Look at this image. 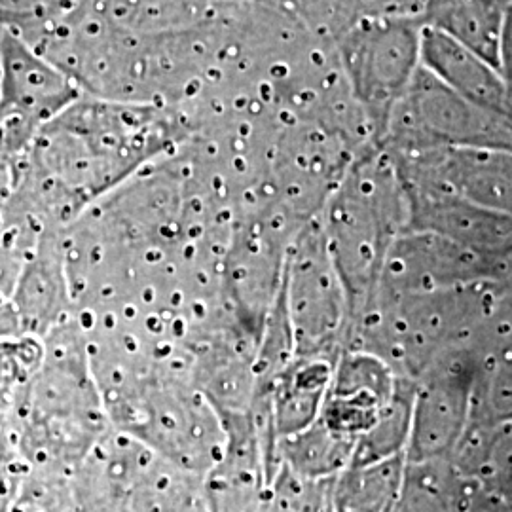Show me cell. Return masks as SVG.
I'll return each mask as SVG.
<instances>
[{
    "label": "cell",
    "mask_w": 512,
    "mask_h": 512,
    "mask_svg": "<svg viewBox=\"0 0 512 512\" xmlns=\"http://www.w3.org/2000/svg\"><path fill=\"white\" fill-rule=\"evenodd\" d=\"M484 279H507V270L437 232L406 228L389 249L376 300L431 293Z\"/></svg>",
    "instance_id": "obj_10"
},
{
    "label": "cell",
    "mask_w": 512,
    "mask_h": 512,
    "mask_svg": "<svg viewBox=\"0 0 512 512\" xmlns=\"http://www.w3.org/2000/svg\"><path fill=\"white\" fill-rule=\"evenodd\" d=\"M423 23L418 16L368 18L334 44L353 99L365 110L376 143L387 118L421 67Z\"/></svg>",
    "instance_id": "obj_6"
},
{
    "label": "cell",
    "mask_w": 512,
    "mask_h": 512,
    "mask_svg": "<svg viewBox=\"0 0 512 512\" xmlns=\"http://www.w3.org/2000/svg\"><path fill=\"white\" fill-rule=\"evenodd\" d=\"M76 511L209 509L205 476L112 429L73 471Z\"/></svg>",
    "instance_id": "obj_3"
},
{
    "label": "cell",
    "mask_w": 512,
    "mask_h": 512,
    "mask_svg": "<svg viewBox=\"0 0 512 512\" xmlns=\"http://www.w3.org/2000/svg\"><path fill=\"white\" fill-rule=\"evenodd\" d=\"M509 0H425L423 27L471 48L492 61L499 57V40Z\"/></svg>",
    "instance_id": "obj_15"
},
{
    "label": "cell",
    "mask_w": 512,
    "mask_h": 512,
    "mask_svg": "<svg viewBox=\"0 0 512 512\" xmlns=\"http://www.w3.org/2000/svg\"><path fill=\"white\" fill-rule=\"evenodd\" d=\"M399 511H471L492 509L482 486L473 476L459 471L452 458L408 461Z\"/></svg>",
    "instance_id": "obj_14"
},
{
    "label": "cell",
    "mask_w": 512,
    "mask_h": 512,
    "mask_svg": "<svg viewBox=\"0 0 512 512\" xmlns=\"http://www.w3.org/2000/svg\"><path fill=\"white\" fill-rule=\"evenodd\" d=\"M281 300L293 336L294 357H325L348 344V294L327 247L321 219L313 217L289 247Z\"/></svg>",
    "instance_id": "obj_5"
},
{
    "label": "cell",
    "mask_w": 512,
    "mask_h": 512,
    "mask_svg": "<svg viewBox=\"0 0 512 512\" xmlns=\"http://www.w3.org/2000/svg\"><path fill=\"white\" fill-rule=\"evenodd\" d=\"M31 465L12 435L0 427V511H14L23 480Z\"/></svg>",
    "instance_id": "obj_18"
},
{
    "label": "cell",
    "mask_w": 512,
    "mask_h": 512,
    "mask_svg": "<svg viewBox=\"0 0 512 512\" xmlns=\"http://www.w3.org/2000/svg\"><path fill=\"white\" fill-rule=\"evenodd\" d=\"M321 213L355 325L374 308L389 249L410 222L408 188L393 156L376 143L363 148Z\"/></svg>",
    "instance_id": "obj_2"
},
{
    "label": "cell",
    "mask_w": 512,
    "mask_h": 512,
    "mask_svg": "<svg viewBox=\"0 0 512 512\" xmlns=\"http://www.w3.org/2000/svg\"><path fill=\"white\" fill-rule=\"evenodd\" d=\"M82 95L65 71L10 29L0 40V150L12 160L38 129Z\"/></svg>",
    "instance_id": "obj_8"
},
{
    "label": "cell",
    "mask_w": 512,
    "mask_h": 512,
    "mask_svg": "<svg viewBox=\"0 0 512 512\" xmlns=\"http://www.w3.org/2000/svg\"><path fill=\"white\" fill-rule=\"evenodd\" d=\"M421 65L469 101L512 118V92L507 80L492 61L471 48L423 27Z\"/></svg>",
    "instance_id": "obj_13"
},
{
    "label": "cell",
    "mask_w": 512,
    "mask_h": 512,
    "mask_svg": "<svg viewBox=\"0 0 512 512\" xmlns=\"http://www.w3.org/2000/svg\"><path fill=\"white\" fill-rule=\"evenodd\" d=\"M376 145L391 154L437 147L512 150V118L469 101L421 65Z\"/></svg>",
    "instance_id": "obj_4"
},
{
    "label": "cell",
    "mask_w": 512,
    "mask_h": 512,
    "mask_svg": "<svg viewBox=\"0 0 512 512\" xmlns=\"http://www.w3.org/2000/svg\"><path fill=\"white\" fill-rule=\"evenodd\" d=\"M408 228L437 232L459 245L499 262L507 270L512 260V215L478 205L446 192L408 186Z\"/></svg>",
    "instance_id": "obj_11"
},
{
    "label": "cell",
    "mask_w": 512,
    "mask_h": 512,
    "mask_svg": "<svg viewBox=\"0 0 512 512\" xmlns=\"http://www.w3.org/2000/svg\"><path fill=\"white\" fill-rule=\"evenodd\" d=\"M44 340L33 334L0 338V385L19 395L44 363Z\"/></svg>",
    "instance_id": "obj_17"
},
{
    "label": "cell",
    "mask_w": 512,
    "mask_h": 512,
    "mask_svg": "<svg viewBox=\"0 0 512 512\" xmlns=\"http://www.w3.org/2000/svg\"><path fill=\"white\" fill-rule=\"evenodd\" d=\"M10 302L25 334L44 338L76 315L61 230H42L25 258Z\"/></svg>",
    "instance_id": "obj_12"
},
{
    "label": "cell",
    "mask_w": 512,
    "mask_h": 512,
    "mask_svg": "<svg viewBox=\"0 0 512 512\" xmlns=\"http://www.w3.org/2000/svg\"><path fill=\"white\" fill-rule=\"evenodd\" d=\"M188 137L177 109L82 93L38 129L14 162L6 217L37 232L63 230Z\"/></svg>",
    "instance_id": "obj_1"
},
{
    "label": "cell",
    "mask_w": 512,
    "mask_h": 512,
    "mask_svg": "<svg viewBox=\"0 0 512 512\" xmlns=\"http://www.w3.org/2000/svg\"><path fill=\"white\" fill-rule=\"evenodd\" d=\"M406 454L351 465L334 478L332 509L391 511L397 509L403 488Z\"/></svg>",
    "instance_id": "obj_16"
},
{
    "label": "cell",
    "mask_w": 512,
    "mask_h": 512,
    "mask_svg": "<svg viewBox=\"0 0 512 512\" xmlns=\"http://www.w3.org/2000/svg\"><path fill=\"white\" fill-rule=\"evenodd\" d=\"M497 65H499V71L503 74V78L507 80L512 92V0H509V4H507V12H505V19H503Z\"/></svg>",
    "instance_id": "obj_20"
},
{
    "label": "cell",
    "mask_w": 512,
    "mask_h": 512,
    "mask_svg": "<svg viewBox=\"0 0 512 512\" xmlns=\"http://www.w3.org/2000/svg\"><path fill=\"white\" fill-rule=\"evenodd\" d=\"M486 353L482 342L446 349L414 378L408 461L454 454L469 425L476 374Z\"/></svg>",
    "instance_id": "obj_7"
},
{
    "label": "cell",
    "mask_w": 512,
    "mask_h": 512,
    "mask_svg": "<svg viewBox=\"0 0 512 512\" xmlns=\"http://www.w3.org/2000/svg\"><path fill=\"white\" fill-rule=\"evenodd\" d=\"M16 399H18L16 393H12L10 389L0 385V425L10 418V414L16 406Z\"/></svg>",
    "instance_id": "obj_21"
},
{
    "label": "cell",
    "mask_w": 512,
    "mask_h": 512,
    "mask_svg": "<svg viewBox=\"0 0 512 512\" xmlns=\"http://www.w3.org/2000/svg\"><path fill=\"white\" fill-rule=\"evenodd\" d=\"M509 281H511V285H512V279H509Z\"/></svg>",
    "instance_id": "obj_22"
},
{
    "label": "cell",
    "mask_w": 512,
    "mask_h": 512,
    "mask_svg": "<svg viewBox=\"0 0 512 512\" xmlns=\"http://www.w3.org/2000/svg\"><path fill=\"white\" fill-rule=\"evenodd\" d=\"M391 156L408 186L446 192L512 215V150L437 147Z\"/></svg>",
    "instance_id": "obj_9"
},
{
    "label": "cell",
    "mask_w": 512,
    "mask_h": 512,
    "mask_svg": "<svg viewBox=\"0 0 512 512\" xmlns=\"http://www.w3.org/2000/svg\"><path fill=\"white\" fill-rule=\"evenodd\" d=\"M359 21L368 18L418 16L425 0H349Z\"/></svg>",
    "instance_id": "obj_19"
}]
</instances>
